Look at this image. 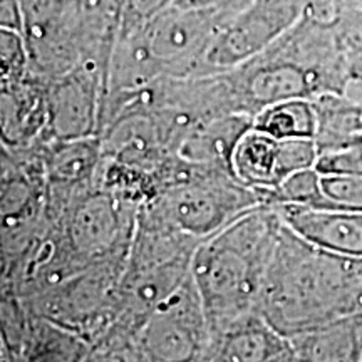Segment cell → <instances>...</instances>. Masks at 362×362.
Here are the masks:
<instances>
[{
	"mask_svg": "<svg viewBox=\"0 0 362 362\" xmlns=\"http://www.w3.org/2000/svg\"><path fill=\"white\" fill-rule=\"evenodd\" d=\"M259 310L287 337L362 315V259L317 247L282 220Z\"/></svg>",
	"mask_w": 362,
	"mask_h": 362,
	"instance_id": "obj_1",
	"label": "cell"
},
{
	"mask_svg": "<svg viewBox=\"0 0 362 362\" xmlns=\"http://www.w3.org/2000/svg\"><path fill=\"white\" fill-rule=\"evenodd\" d=\"M282 216L274 205L253 208L193 253L192 277L205 309L210 336L257 314Z\"/></svg>",
	"mask_w": 362,
	"mask_h": 362,
	"instance_id": "obj_2",
	"label": "cell"
},
{
	"mask_svg": "<svg viewBox=\"0 0 362 362\" xmlns=\"http://www.w3.org/2000/svg\"><path fill=\"white\" fill-rule=\"evenodd\" d=\"M262 205H270L265 194L242 183L233 171L205 168L149 198L141 210L203 242Z\"/></svg>",
	"mask_w": 362,
	"mask_h": 362,
	"instance_id": "obj_3",
	"label": "cell"
},
{
	"mask_svg": "<svg viewBox=\"0 0 362 362\" xmlns=\"http://www.w3.org/2000/svg\"><path fill=\"white\" fill-rule=\"evenodd\" d=\"M210 325L193 277L161 302L136 336V361H205Z\"/></svg>",
	"mask_w": 362,
	"mask_h": 362,
	"instance_id": "obj_4",
	"label": "cell"
},
{
	"mask_svg": "<svg viewBox=\"0 0 362 362\" xmlns=\"http://www.w3.org/2000/svg\"><path fill=\"white\" fill-rule=\"evenodd\" d=\"M310 0H250L226 22L206 56V71H228L277 42L305 16Z\"/></svg>",
	"mask_w": 362,
	"mask_h": 362,
	"instance_id": "obj_5",
	"label": "cell"
},
{
	"mask_svg": "<svg viewBox=\"0 0 362 362\" xmlns=\"http://www.w3.org/2000/svg\"><path fill=\"white\" fill-rule=\"evenodd\" d=\"M107 72L93 64H79L45 81L49 128L57 139L98 136L101 129Z\"/></svg>",
	"mask_w": 362,
	"mask_h": 362,
	"instance_id": "obj_6",
	"label": "cell"
},
{
	"mask_svg": "<svg viewBox=\"0 0 362 362\" xmlns=\"http://www.w3.org/2000/svg\"><path fill=\"white\" fill-rule=\"evenodd\" d=\"M205 361L282 362L297 357L291 339L257 312L211 334Z\"/></svg>",
	"mask_w": 362,
	"mask_h": 362,
	"instance_id": "obj_7",
	"label": "cell"
},
{
	"mask_svg": "<svg viewBox=\"0 0 362 362\" xmlns=\"http://www.w3.org/2000/svg\"><path fill=\"white\" fill-rule=\"evenodd\" d=\"M275 208L293 232L314 245L362 259V211L292 205Z\"/></svg>",
	"mask_w": 362,
	"mask_h": 362,
	"instance_id": "obj_8",
	"label": "cell"
},
{
	"mask_svg": "<svg viewBox=\"0 0 362 362\" xmlns=\"http://www.w3.org/2000/svg\"><path fill=\"white\" fill-rule=\"evenodd\" d=\"M0 99L4 146L27 148L47 136L49 112L44 79L30 74L22 83L2 86Z\"/></svg>",
	"mask_w": 362,
	"mask_h": 362,
	"instance_id": "obj_9",
	"label": "cell"
},
{
	"mask_svg": "<svg viewBox=\"0 0 362 362\" xmlns=\"http://www.w3.org/2000/svg\"><path fill=\"white\" fill-rule=\"evenodd\" d=\"M252 126L253 117L248 115H225L200 121L181 136L175 153L189 165L232 170L235 146Z\"/></svg>",
	"mask_w": 362,
	"mask_h": 362,
	"instance_id": "obj_10",
	"label": "cell"
},
{
	"mask_svg": "<svg viewBox=\"0 0 362 362\" xmlns=\"http://www.w3.org/2000/svg\"><path fill=\"white\" fill-rule=\"evenodd\" d=\"M232 170L242 183L264 193L269 200V193L284 181L280 139L252 126L235 146Z\"/></svg>",
	"mask_w": 362,
	"mask_h": 362,
	"instance_id": "obj_11",
	"label": "cell"
},
{
	"mask_svg": "<svg viewBox=\"0 0 362 362\" xmlns=\"http://www.w3.org/2000/svg\"><path fill=\"white\" fill-rule=\"evenodd\" d=\"M288 339L297 361H362V315Z\"/></svg>",
	"mask_w": 362,
	"mask_h": 362,
	"instance_id": "obj_12",
	"label": "cell"
},
{
	"mask_svg": "<svg viewBox=\"0 0 362 362\" xmlns=\"http://www.w3.org/2000/svg\"><path fill=\"white\" fill-rule=\"evenodd\" d=\"M315 143L319 155L357 143L362 134V104L344 93H325L314 99Z\"/></svg>",
	"mask_w": 362,
	"mask_h": 362,
	"instance_id": "obj_13",
	"label": "cell"
},
{
	"mask_svg": "<svg viewBox=\"0 0 362 362\" xmlns=\"http://www.w3.org/2000/svg\"><path fill=\"white\" fill-rule=\"evenodd\" d=\"M253 128L277 139H315L317 111L314 99H287L270 104L253 117Z\"/></svg>",
	"mask_w": 362,
	"mask_h": 362,
	"instance_id": "obj_14",
	"label": "cell"
},
{
	"mask_svg": "<svg viewBox=\"0 0 362 362\" xmlns=\"http://www.w3.org/2000/svg\"><path fill=\"white\" fill-rule=\"evenodd\" d=\"M0 81L2 86L22 83L33 74L30 69V56L24 34L19 30L0 27Z\"/></svg>",
	"mask_w": 362,
	"mask_h": 362,
	"instance_id": "obj_15",
	"label": "cell"
},
{
	"mask_svg": "<svg viewBox=\"0 0 362 362\" xmlns=\"http://www.w3.org/2000/svg\"><path fill=\"white\" fill-rule=\"evenodd\" d=\"M320 208L362 211V176L320 173Z\"/></svg>",
	"mask_w": 362,
	"mask_h": 362,
	"instance_id": "obj_16",
	"label": "cell"
},
{
	"mask_svg": "<svg viewBox=\"0 0 362 362\" xmlns=\"http://www.w3.org/2000/svg\"><path fill=\"white\" fill-rule=\"evenodd\" d=\"M178 0H121L117 34H128L143 29Z\"/></svg>",
	"mask_w": 362,
	"mask_h": 362,
	"instance_id": "obj_17",
	"label": "cell"
},
{
	"mask_svg": "<svg viewBox=\"0 0 362 362\" xmlns=\"http://www.w3.org/2000/svg\"><path fill=\"white\" fill-rule=\"evenodd\" d=\"M0 27L24 34V16L21 0H0Z\"/></svg>",
	"mask_w": 362,
	"mask_h": 362,
	"instance_id": "obj_18",
	"label": "cell"
},
{
	"mask_svg": "<svg viewBox=\"0 0 362 362\" xmlns=\"http://www.w3.org/2000/svg\"><path fill=\"white\" fill-rule=\"evenodd\" d=\"M178 6L183 7H238L243 8L247 4H250V0H178Z\"/></svg>",
	"mask_w": 362,
	"mask_h": 362,
	"instance_id": "obj_19",
	"label": "cell"
}]
</instances>
